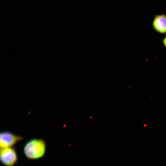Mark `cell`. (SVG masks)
Masks as SVG:
<instances>
[{
  "mask_svg": "<svg viewBox=\"0 0 166 166\" xmlns=\"http://www.w3.org/2000/svg\"><path fill=\"white\" fill-rule=\"evenodd\" d=\"M46 145L43 140L33 139L25 144L23 152L26 157L31 160H35L43 157L45 152Z\"/></svg>",
  "mask_w": 166,
  "mask_h": 166,
  "instance_id": "obj_1",
  "label": "cell"
},
{
  "mask_svg": "<svg viewBox=\"0 0 166 166\" xmlns=\"http://www.w3.org/2000/svg\"><path fill=\"white\" fill-rule=\"evenodd\" d=\"M0 161L5 166H14L18 161L16 151L13 147L1 148Z\"/></svg>",
  "mask_w": 166,
  "mask_h": 166,
  "instance_id": "obj_2",
  "label": "cell"
},
{
  "mask_svg": "<svg viewBox=\"0 0 166 166\" xmlns=\"http://www.w3.org/2000/svg\"><path fill=\"white\" fill-rule=\"evenodd\" d=\"M23 139L22 137L12 132L4 131L0 133V148L13 147L17 142Z\"/></svg>",
  "mask_w": 166,
  "mask_h": 166,
  "instance_id": "obj_3",
  "label": "cell"
},
{
  "mask_svg": "<svg viewBox=\"0 0 166 166\" xmlns=\"http://www.w3.org/2000/svg\"><path fill=\"white\" fill-rule=\"evenodd\" d=\"M154 30L159 33H166V15L164 14L155 16L152 22Z\"/></svg>",
  "mask_w": 166,
  "mask_h": 166,
  "instance_id": "obj_4",
  "label": "cell"
},
{
  "mask_svg": "<svg viewBox=\"0 0 166 166\" xmlns=\"http://www.w3.org/2000/svg\"><path fill=\"white\" fill-rule=\"evenodd\" d=\"M163 43L164 46L166 48V36L164 39Z\"/></svg>",
  "mask_w": 166,
  "mask_h": 166,
  "instance_id": "obj_5",
  "label": "cell"
}]
</instances>
